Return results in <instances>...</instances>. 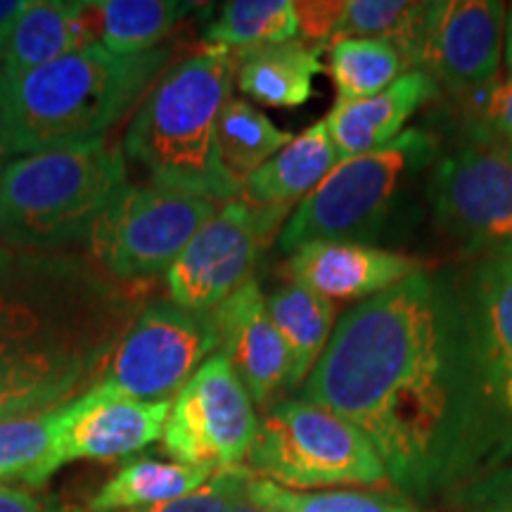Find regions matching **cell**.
Masks as SVG:
<instances>
[{
    "mask_svg": "<svg viewBox=\"0 0 512 512\" xmlns=\"http://www.w3.org/2000/svg\"><path fill=\"white\" fill-rule=\"evenodd\" d=\"M299 394L351 422L411 503L503 465L453 273L422 268L342 313Z\"/></svg>",
    "mask_w": 512,
    "mask_h": 512,
    "instance_id": "obj_1",
    "label": "cell"
},
{
    "mask_svg": "<svg viewBox=\"0 0 512 512\" xmlns=\"http://www.w3.org/2000/svg\"><path fill=\"white\" fill-rule=\"evenodd\" d=\"M145 304L91 259L0 245V422L93 389Z\"/></svg>",
    "mask_w": 512,
    "mask_h": 512,
    "instance_id": "obj_2",
    "label": "cell"
},
{
    "mask_svg": "<svg viewBox=\"0 0 512 512\" xmlns=\"http://www.w3.org/2000/svg\"><path fill=\"white\" fill-rule=\"evenodd\" d=\"M171 50L114 55L91 46L19 76H0V143L8 157L105 138L162 76Z\"/></svg>",
    "mask_w": 512,
    "mask_h": 512,
    "instance_id": "obj_3",
    "label": "cell"
},
{
    "mask_svg": "<svg viewBox=\"0 0 512 512\" xmlns=\"http://www.w3.org/2000/svg\"><path fill=\"white\" fill-rule=\"evenodd\" d=\"M235 50L209 46L159 76L131 119L124 155L152 185L211 202H235L242 185L223 166L216 121L233 98Z\"/></svg>",
    "mask_w": 512,
    "mask_h": 512,
    "instance_id": "obj_4",
    "label": "cell"
},
{
    "mask_svg": "<svg viewBox=\"0 0 512 512\" xmlns=\"http://www.w3.org/2000/svg\"><path fill=\"white\" fill-rule=\"evenodd\" d=\"M126 183L124 150L105 138L12 157L0 171V245L62 252L86 242Z\"/></svg>",
    "mask_w": 512,
    "mask_h": 512,
    "instance_id": "obj_5",
    "label": "cell"
},
{
    "mask_svg": "<svg viewBox=\"0 0 512 512\" xmlns=\"http://www.w3.org/2000/svg\"><path fill=\"white\" fill-rule=\"evenodd\" d=\"M439 143L425 128H408L394 143L339 162L280 228L285 254L311 242L375 247L399 214L413 181L437 162Z\"/></svg>",
    "mask_w": 512,
    "mask_h": 512,
    "instance_id": "obj_6",
    "label": "cell"
},
{
    "mask_svg": "<svg viewBox=\"0 0 512 512\" xmlns=\"http://www.w3.org/2000/svg\"><path fill=\"white\" fill-rule=\"evenodd\" d=\"M247 470L285 489L389 484L380 456L351 422L304 399L266 408L247 453Z\"/></svg>",
    "mask_w": 512,
    "mask_h": 512,
    "instance_id": "obj_7",
    "label": "cell"
},
{
    "mask_svg": "<svg viewBox=\"0 0 512 512\" xmlns=\"http://www.w3.org/2000/svg\"><path fill=\"white\" fill-rule=\"evenodd\" d=\"M216 211L219 204L202 197L126 183L88 233V254L117 283L145 285L169 273Z\"/></svg>",
    "mask_w": 512,
    "mask_h": 512,
    "instance_id": "obj_8",
    "label": "cell"
},
{
    "mask_svg": "<svg viewBox=\"0 0 512 512\" xmlns=\"http://www.w3.org/2000/svg\"><path fill=\"white\" fill-rule=\"evenodd\" d=\"M214 354H219V332L209 313L152 299L112 351L98 384L138 401L176 399Z\"/></svg>",
    "mask_w": 512,
    "mask_h": 512,
    "instance_id": "obj_9",
    "label": "cell"
},
{
    "mask_svg": "<svg viewBox=\"0 0 512 512\" xmlns=\"http://www.w3.org/2000/svg\"><path fill=\"white\" fill-rule=\"evenodd\" d=\"M259 418L226 356L214 354L178 392L166 418L164 451L176 463L214 472L242 465Z\"/></svg>",
    "mask_w": 512,
    "mask_h": 512,
    "instance_id": "obj_10",
    "label": "cell"
},
{
    "mask_svg": "<svg viewBox=\"0 0 512 512\" xmlns=\"http://www.w3.org/2000/svg\"><path fill=\"white\" fill-rule=\"evenodd\" d=\"M290 209H254L242 200L228 202L197 230L176 264L166 273L171 302L192 313H209L252 280L254 266L280 235Z\"/></svg>",
    "mask_w": 512,
    "mask_h": 512,
    "instance_id": "obj_11",
    "label": "cell"
},
{
    "mask_svg": "<svg viewBox=\"0 0 512 512\" xmlns=\"http://www.w3.org/2000/svg\"><path fill=\"white\" fill-rule=\"evenodd\" d=\"M434 221L482 259L512 256V166L491 147L460 143L427 183Z\"/></svg>",
    "mask_w": 512,
    "mask_h": 512,
    "instance_id": "obj_12",
    "label": "cell"
},
{
    "mask_svg": "<svg viewBox=\"0 0 512 512\" xmlns=\"http://www.w3.org/2000/svg\"><path fill=\"white\" fill-rule=\"evenodd\" d=\"M505 3L439 0L430 3L418 67L456 98L491 86L501 72Z\"/></svg>",
    "mask_w": 512,
    "mask_h": 512,
    "instance_id": "obj_13",
    "label": "cell"
},
{
    "mask_svg": "<svg viewBox=\"0 0 512 512\" xmlns=\"http://www.w3.org/2000/svg\"><path fill=\"white\" fill-rule=\"evenodd\" d=\"M171 403L174 399H128L105 384H95L57 411V444L62 460L69 463L81 458L112 460L131 456L162 439Z\"/></svg>",
    "mask_w": 512,
    "mask_h": 512,
    "instance_id": "obj_14",
    "label": "cell"
},
{
    "mask_svg": "<svg viewBox=\"0 0 512 512\" xmlns=\"http://www.w3.org/2000/svg\"><path fill=\"white\" fill-rule=\"evenodd\" d=\"M209 318L219 332V354L228 358L254 406L266 411L290 392V354L254 278L209 311Z\"/></svg>",
    "mask_w": 512,
    "mask_h": 512,
    "instance_id": "obj_15",
    "label": "cell"
},
{
    "mask_svg": "<svg viewBox=\"0 0 512 512\" xmlns=\"http://www.w3.org/2000/svg\"><path fill=\"white\" fill-rule=\"evenodd\" d=\"M420 271L422 264L413 256L356 242H311L287 261L292 283L309 287L330 302H363Z\"/></svg>",
    "mask_w": 512,
    "mask_h": 512,
    "instance_id": "obj_16",
    "label": "cell"
},
{
    "mask_svg": "<svg viewBox=\"0 0 512 512\" xmlns=\"http://www.w3.org/2000/svg\"><path fill=\"white\" fill-rule=\"evenodd\" d=\"M453 275L484 394L512 373V256L479 259Z\"/></svg>",
    "mask_w": 512,
    "mask_h": 512,
    "instance_id": "obj_17",
    "label": "cell"
},
{
    "mask_svg": "<svg viewBox=\"0 0 512 512\" xmlns=\"http://www.w3.org/2000/svg\"><path fill=\"white\" fill-rule=\"evenodd\" d=\"M434 98H439V83L422 69H411L375 98L335 102L325 126L339 157H361L394 143L406 121Z\"/></svg>",
    "mask_w": 512,
    "mask_h": 512,
    "instance_id": "obj_18",
    "label": "cell"
},
{
    "mask_svg": "<svg viewBox=\"0 0 512 512\" xmlns=\"http://www.w3.org/2000/svg\"><path fill=\"white\" fill-rule=\"evenodd\" d=\"M91 46H98L93 3L38 0L29 3L0 50V76L27 74Z\"/></svg>",
    "mask_w": 512,
    "mask_h": 512,
    "instance_id": "obj_19",
    "label": "cell"
},
{
    "mask_svg": "<svg viewBox=\"0 0 512 512\" xmlns=\"http://www.w3.org/2000/svg\"><path fill=\"white\" fill-rule=\"evenodd\" d=\"M339 162L344 159L339 157L323 119L249 174L242 181L240 197L254 209H292L311 195Z\"/></svg>",
    "mask_w": 512,
    "mask_h": 512,
    "instance_id": "obj_20",
    "label": "cell"
},
{
    "mask_svg": "<svg viewBox=\"0 0 512 512\" xmlns=\"http://www.w3.org/2000/svg\"><path fill=\"white\" fill-rule=\"evenodd\" d=\"M323 50L306 41L235 50V86L266 107H302L313 98V79L325 69Z\"/></svg>",
    "mask_w": 512,
    "mask_h": 512,
    "instance_id": "obj_21",
    "label": "cell"
},
{
    "mask_svg": "<svg viewBox=\"0 0 512 512\" xmlns=\"http://www.w3.org/2000/svg\"><path fill=\"white\" fill-rule=\"evenodd\" d=\"M266 311L290 354L287 389L297 392L311 375L332 330H335L337 309L330 299L320 297L309 287L287 283L268 294Z\"/></svg>",
    "mask_w": 512,
    "mask_h": 512,
    "instance_id": "obj_22",
    "label": "cell"
},
{
    "mask_svg": "<svg viewBox=\"0 0 512 512\" xmlns=\"http://www.w3.org/2000/svg\"><path fill=\"white\" fill-rule=\"evenodd\" d=\"M209 479L211 472L200 467L136 460L121 467L117 475L102 486L88 503V512L152 510L195 494Z\"/></svg>",
    "mask_w": 512,
    "mask_h": 512,
    "instance_id": "obj_23",
    "label": "cell"
},
{
    "mask_svg": "<svg viewBox=\"0 0 512 512\" xmlns=\"http://www.w3.org/2000/svg\"><path fill=\"white\" fill-rule=\"evenodd\" d=\"M188 3L174 0H95L98 46L114 55H140L159 48V41L188 15Z\"/></svg>",
    "mask_w": 512,
    "mask_h": 512,
    "instance_id": "obj_24",
    "label": "cell"
},
{
    "mask_svg": "<svg viewBox=\"0 0 512 512\" xmlns=\"http://www.w3.org/2000/svg\"><path fill=\"white\" fill-rule=\"evenodd\" d=\"M57 411L0 422V484L38 489L64 465L57 444Z\"/></svg>",
    "mask_w": 512,
    "mask_h": 512,
    "instance_id": "obj_25",
    "label": "cell"
},
{
    "mask_svg": "<svg viewBox=\"0 0 512 512\" xmlns=\"http://www.w3.org/2000/svg\"><path fill=\"white\" fill-rule=\"evenodd\" d=\"M216 140H219L223 166L242 185L249 174H254L285 145H290L294 136L275 126L252 102L230 98L216 121Z\"/></svg>",
    "mask_w": 512,
    "mask_h": 512,
    "instance_id": "obj_26",
    "label": "cell"
},
{
    "mask_svg": "<svg viewBox=\"0 0 512 512\" xmlns=\"http://www.w3.org/2000/svg\"><path fill=\"white\" fill-rule=\"evenodd\" d=\"M328 72L337 102H358L380 95L411 69L394 43L384 38H344L330 46Z\"/></svg>",
    "mask_w": 512,
    "mask_h": 512,
    "instance_id": "obj_27",
    "label": "cell"
},
{
    "mask_svg": "<svg viewBox=\"0 0 512 512\" xmlns=\"http://www.w3.org/2000/svg\"><path fill=\"white\" fill-rule=\"evenodd\" d=\"M299 34L292 0H233L204 31L209 46L247 50L294 41Z\"/></svg>",
    "mask_w": 512,
    "mask_h": 512,
    "instance_id": "obj_28",
    "label": "cell"
},
{
    "mask_svg": "<svg viewBox=\"0 0 512 512\" xmlns=\"http://www.w3.org/2000/svg\"><path fill=\"white\" fill-rule=\"evenodd\" d=\"M247 498L264 512H420L401 494L380 491H292L256 477L247 479Z\"/></svg>",
    "mask_w": 512,
    "mask_h": 512,
    "instance_id": "obj_29",
    "label": "cell"
},
{
    "mask_svg": "<svg viewBox=\"0 0 512 512\" xmlns=\"http://www.w3.org/2000/svg\"><path fill=\"white\" fill-rule=\"evenodd\" d=\"M465 117L467 140L512 138V79H498L491 86L458 98Z\"/></svg>",
    "mask_w": 512,
    "mask_h": 512,
    "instance_id": "obj_30",
    "label": "cell"
},
{
    "mask_svg": "<svg viewBox=\"0 0 512 512\" xmlns=\"http://www.w3.org/2000/svg\"><path fill=\"white\" fill-rule=\"evenodd\" d=\"M453 508H512V460L446 496Z\"/></svg>",
    "mask_w": 512,
    "mask_h": 512,
    "instance_id": "obj_31",
    "label": "cell"
},
{
    "mask_svg": "<svg viewBox=\"0 0 512 512\" xmlns=\"http://www.w3.org/2000/svg\"><path fill=\"white\" fill-rule=\"evenodd\" d=\"M294 10H297L299 34L306 38V43L330 48L332 36L347 10V0H304L294 3Z\"/></svg>",
    "mask_w": 512,
    "mask_h": 512,
    "instance_id": "obj_32",
    "label": "cell"
},
{
    "mask_svg": "<svg viewBox=\"0 0 512 512\" xmlns=\"http://www.w3.org/2000/svg\"><path fill=\"white\" fill-rule=\"evenodd\" d=\"M0 512H53L27 489L0 486Z\"/></svg>",
    "mask_w": 512,
    "mask_h": 512,
    "instance_id": "obj_33",
    "label": "cell"
},
{
    "mask_svg": "<svg viewBox=\"0 0 512 512\" xmlns=\"http://www.w3.org/2000/svg\"><path fill=\"white\" fill-rule=\"evenodd\" d=\"M27 8V0H0V50L8 43L10 34L15 31L17 22L27 12Z\"/></svg>",
    "mask_w": 512,
    "mask_h": 512,
    "instance_id": "obj_34",
    "label": "cell"
},
{
    "mask_svg": "<svg viewBox=\"0 0 512 512\" xmlns=\"http://www.w3.org/2000/svg\"><path fill=\"white\" fill-rule=\"evenodd\" d=\"M228 512H264V510H261L259 505H254L252 501H249V498H247V482H245V486L235 491V496L230 498Z\"/></svg>",
    "mask_w": 512,
    "mask_h": 512,
    "instance_id": "obj_35",
    "label": "cell"
},
{
    "mask_svg": "<svg viewBox=\"0 0 512 512\" xmlns=\"http://www.w3.org/2000/svg\"><path fill=\"white\" fill-rule=\"evenodd\" d=\"M503 57L505 69H508V79H512V5L505 15V31H503Z\"/></svg>",
    "mask_w": 512,
    "mask_h": 512,
    "instance_id": "obj_36",
    "label": "cell"
},
{
    "mask_svg": "<svg viewBox=\"0 0 512 512\" xmlns=\"http://www.w3.org/2000/svg\"><path fill=\"white\" fill-rule=\"evenodd\" d=\"M470 143H472V140H470ZM477 145L491 147V150H496L498 155H501L505 162L512 166V138H486V140H479Z\"/></svg>",
    "mask_w": 512,
    "mask_h": 512,
    "instance_id": "obj_37",
    "label": "cell"
},
{
    "mask_svg": "<svg viewBox=\"0 0 512 512\" xmlns=\"http://www.w3.org/2000/svg\"><path fill=\"white\" fill-rule=\"evenodd\" d=\"M465 512H512V508H475V510H465Z\"/></svg>",
    "mask_w": 512,
    "mask_h": 512,
    "instance_id": "obj_38",
    "label": "cell"
},
{
    "mask_svg": "<svg viewBox=\"0 0 512 512\" xmlns=\"http://www.w3.org/2000/svg\"><path fill=\"white\" fill-rule=\"evenodd\" d=\"M5 159H8V155H5V150H3V143H0V171H3V166H5Z\"/></svg>",
    "mask_w": 512,
    "mask_h": 512,
    "instance_id": "obj_39",
    "label": "cell"
},
{
    "mask_svg": "<svg viewBox=\"0 0 512 512\" xmlns=\"http://www.w3.org/2000/svg\"><path fill=\"white\" fill-rule=\"evenodd\" d=\"M131 512H150V510H131Z\"/></svg>",
    "mask_w": 512,
    "mask_h": 512,
    "instance_id": "obj_40",
    "label": "cell"
}]
</instances>
